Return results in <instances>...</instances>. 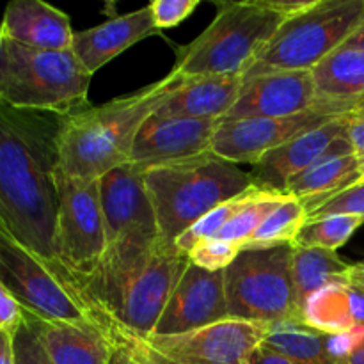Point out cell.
Returning <instances> with one entry per match:
<instances>
[{"mask_svg":"<svg viewBox=\"0 0 364 364\" xmlns=\"http://www.w3.org/2000/svg\"><path fill=\"white\" fill-rule=\"evenodd\" d=\"M59 116L0 103V228L71 284L57 256Z\"/></svg>","mask_w":364,"mask_h":364,"instance_id":"1","label":"cell"},{"mask_svg":"<svg viewBox=\"0 0 364 364\" xmlns=\"http://www.w3.org/2000/svg\"><path fill=\"white\" fill-rule=\"evenodd\" d=\"M180 78L181 75L173 70L132 95L59 116L57 169L75 180L96 181L130 162L139 130L159 110Z\"/></svg>","mask_w":364,"mask_h":364,"instance_id":"2","label":"cell"},{"mask_svg":"<svg viewBox=\"0 0 364 364\" xmlns=\"http://www.w3.org/2000/svg\"><path fill=\"white\" fill-rule=\"evenodd\" d=\"M308 2L240 0L219 4L212 23L188 46L180 50L173 70L181 77H244L277 28Z\"/></svg>","mask_w":364,"mask_h":364,"instance_id":"3","label":"cell"},{"mask_svg":"<svg viewBox=\"0 0 364 364\" xmlns=\"http://www.w3.org/2000/svg\"><path fill=\"white\" fill-rule=\"evenodd\" d=\"M159 237L174 244L201 217L252 187L251 174L206 151L144 171Z\"/></svg>","mask_w":364,"mask_h":364,"instance_id":"4","label":"cell"},{"mask_svg":"<svg viewBox=\"0 0 364 364\" xmlns=\"http://www.w3.org/2000/svg\"><path fill=\"white\" fill-rule=\"evenodd\" d=\"M107 252L89 279L100 295H112L144 265L159 245V226L144 185V171L134 162L100 178Z\"/></svg>","mask_w":364,"mask_h":364,"instance_id":"5","label":"cell"},{"mask_svg":"<svg viewBox=\"0 0 364 364\" xmlns=\"http://www.w3.org/2000/svg\"><path fill=\"white\" fill-rule=\"evenodd\" d=\"M91 77L73 50H34L2 41L0 103L14 109L68 116L89 105Z\"/></svg>","mask_w":364,"mask_h":364,"instance_id":"6","label":"cell"},{"mask_svg":"<svg viewBox=\"0 0 364 364\" xmlns=\"http://www.w3.org/2000/svg\"><path fill=\"white\" fill-rule=\"evenodd\" d=\"M364 20V0H311L281 23L242 80L270 71H311Z\"/></svg>","mask_w":364,"mask_h":364,"instance_id":"7","label":"cell"},{"mask_svg":"<svg viewBox=\"0 0 364 364\" xmlns=\"http://www.w3.org/2000/svg\"><path fill=\"white\" fill-rule=\"evenodd\" d=\"M294 245L242 249L224 270L228 316L242 322L270 323L301 318L291 279Z\"/></svg>","mask_w":364,"mask_h":364,"instance_id":"8","label":"cell"},{"mask_svg":"<svg viewBox=\"0 0 364 364\" xmlns=\"http://www.w3.org/2000/svg\"><path fill=\"white\" fill-rule=\"evenodd\" d=\"M57 256L75 290L82 295V288L95 276L107 252L100 180H75L57 169Z\"/></svg>","mask_w":364,"mask_h":364,"instance_id":"9","label":"cell"},{"mask_svg":"<svg viewBox=\"0 0 364 364\" xmlns=\"http://www.w3.org/2000/svg\"><path fill=\"white\" fill-rule=\"evenodd\" d=\"M0 283L23 311L48 322H98L77 290L0 228Z\"/></svg>","mask_w":364,"mask_h":364,"instance_id":"10","label":"cell"},{"mask_svg":"<svg viewBox=\"0 0 364 364\" xmlns=\"http://www.w3.org/2000/svg\"><path fill=\"white\" fill-rule=\"evenodd\" d=\"M188 263L187 252L159 240L151 258L128 279L102 315L141 336H151Z\"/></svg>","mask_w":364,"mask_h":364,"instance_id":"11","label":"cell"},{"mask_svg":"<svg viewBox=\"0 0 364 364\" xmlns=\"http://www.w3.org/2000/svg\"><path fill=\"white\" fill-rule=\"evenodd\" d=\"M267 326L228 318L178 336H146L149 343L183 364H247L265 340Z\"/></svg>","mask_w":364,"mask_h":364,"instance_id":"12","label":"cell"},{"mask_svg":"<svg viewBox=\"0 0 364 364\" xmlns=\"http://www.w3.org/2000/svg\"><path fill=\"white\" fill-rule=\"evenodd\" d=\"M334 117L341 116L311 110L290 117H245L220 121L210 151L231 164L255 166L265 153L291 141L297 135L322 127Z\"/></svg>","mask_w":364,"mask_h":364,"instance_id":"13","label":"cell"},{"mask_svg":"<svg viewBox=\"0 0 364 364\" xmlns=\"http://www.w3.org/2000/svg\"><path fill=\"white\" fill-rule=\"evenodd\" d=\"M224 270L188 263L151 336H178L228 320Z\"/></svg>","mask_w":364,"mask_h":364,"instance_id":"14","label":"cell"},{"mask_svg":"<svg viewBox=\"0 0 364 364\" xmlns=\"http://www.w3.org/2000/svg\"><path fill=\"white\" fill-rule=\"evenodd\" d=\"M219 124L220 119L151 114L135 137L130 162L146 171L149 167L203 155L212 149Z\"/></svg>","mask_w":364,"mask_h":364,"instance_id":"15","label":"cell"},{"mask_svg":"<svg viewBox=\"0 0 364 364\" xmlns=\"http://www.w3.org/2000/svg\"><path fill=\"white\" fill-rule=\"evenodd\" d=\"M311 110H320L311 71H270L245 80L235 107L220 121L290 117Z\"/></svg>","mask_w":364,"mask_h":364,"instance_id":"16","label":"cell"},{"mask_svg":"<svg viewBox=\"0 0 364 364\" xmlns=\"http://www.w3.org/2000/svg\"><path fill=\"white\" fill-rule=\"evenodd\" d=\"M350 116L334 117L322 127L297 135L291 141L265 153L252 166V183L259 191L287 194L288 185L318 162L334 141L347 134Z\"/></svg>","mask_w":364,"mask_h":364,"instance_id":"17","label":"cell"},{"mask_svg":"<svg viewBox=\"0 0 364 364\" xmlns=\"http://www.w3.org/2000/svg\"><path fill=\"white\" fill-rule=\"evenodd\" d=\"M159 32L153 20L151 7L148 4L137 11L110 18L105 23L96 25L87 31L75 32L71 50L82 66L95 75L124 50Z\"/></svg>","mask_w":364,"mask_h":364,"instance_id":"18","label":"cell"},{"mask_svg":"<svg viewBox=\"0 0 364 364\" xmlns=\"http://www.w3.org/2000/svg\"><path fill=\"white\" fill-rule=\"evenodd\" d=\"M71 20L43 0H14L6 7L2 39L34 50H71Z\"/></svg>","mask_w":364,"mask_h":364,"instance_id":"19","label":"cell"},{"mask_svg":"<svg viewBox=\"0 0 364 364\" xmlns=\"http://www.w3.org/2000/svg\"><path fill=\"white\" fill-rule=\"evenodd\" d=\"M318 109L350 116L364 102V53L341 45L311 70Z\"/></svg>","mask_w":364,"mask_h":364,"instance_id":"20","label":"cell"},{"mask_svg":"<svg viewBox=\"0 0 364 364\" xmlns=\"http://www.w3.org/2000/svg\"><path fill=\"white\" fill-rule=\"evenodd\" d=\"M242 85L244 80L238 75L181 77L156 114L194 119H223L237 103Z\"/></svg>","mask_w":364,"mask_h":364,"instance_id":"21","label":"cell"},{"mask_svg":"<svg viewBox=\"0 0 364 364\" xmlns=\"http://www.w3.org/2000/svg\"><path fill=\"white\" fill-rule=\"evenodd\" d=\"M52 364H110L112 343L102 322H48L25 311Z\"/></svg>","mask_w":364,"mask_h":364,"instance_id":"22","label":"cell"},{"mask_svg":"<svg viewBox=\"0 0 364 364\" xmlns=\"http://www.w3.org/2000/svg\"><path fill=\"white\" fill-rule=\"evenodd\" d=\"M361 180V167L352 151L348 135H341L331 144L326 155L288 185L287 196L301 199L306 213L326 199Z\"/></svg>","mask_w":364,"mask_h":364,"instance_id":"23","label":"cell"},{"mask_svg":"<svg viewBox=\"0 0 364 364\" xmlns=\"http://www.w3.org/2000/svg\"><path fill=\"white\" fill-rule=\"evenodd\" d=\"M301 318L326 334L364 329V290L352 281L322 288L306 301Z\"/></svg>","mask_w":364,"mask_h":364,"instance_id":"24","label":"cell"},{"mask_svg":"<svg viewBox=\"0 0 364 364\" xmlns=\"http://www.w3.org/2000/svg\"><path fill=\"white\" fill-rule=\"evenodd\" d=\"M352 267L345 263L336 251L320 247H299L291 252V279H294L295 304L299 315L306 301L322 288L331 284L350 283Z\"/></svg>","mask_w":364,"mask_h":364,"instance_id":"25","label":"cell"},{"mask_svg":"<svg viewBox=\"0 0 364 364\" xmlns=\"http://www.w3.org/2000/svg\"><path fill=\"white\" fill-rule=\"evenodd\" d=\"M263 345L287 355L295 364H333L326 333L313 329L302 318H288L267 326Z\"/></svg>","mask_w":364,"mask_h":364,"instance_id":"26","label":"cell"},{"mask_svg":"<svg viewBox=\"0 0 364 364\" xmlns=\"http://www.w3.org/2000/svg\"><path fill=\"white\" fill-rule=\"evenodd\" d=\"M306 220H308V213L301 199L288 196L272 213L265 217V220L259 224L244 249L272 247V245L283 244L294 245Z\"/></svg>","mask_w":364,"mask_h":364,"instance_id":"27","label":"cell"},{"mask_svg":"<svg viewBox=\"0 0 364 364\" xmlns=\"http://www.w3.org/2000/svg\"><path fill=\"white\" fill-rule=\"evenodd\" d=\"M364 224L361 215H329L322 219L306 220L294 245L299 247H320L338 251L352 235Z\"/></svg>","mask_w":364,"mask_h":364,"instance_id":"28","label":"cell"},{"mask_svg":"<svg viewBox=\"0 0 364 364\" xmlns=\"http://www.w3.org/2000/svg\"><path fill=\"white\" fill-rule=\"evenodd\" d=\"M287 198V194L258 191V194H256L240 212H237L231 217L230 223L219 231V235H217L215 238L233 242V244L240 245V247L244 249V245L247 244L249 238L256 233V230H258L259 224L265 220V217L269 215V213H272Z\"/></svg>","mask_w":364,"mask_h":364,"instance_id":"29","label":"cell"},{"mask_svg":"<svg viewBox=\"0 0 364 364\" xmlns=\"http://www.w3.org/2000/svg\"><path fill=\"white\" fill-rule=\"evenodd\" d=\"M258 191L259 188L252 185V187L249 188V191H245L244 194L237 196V198L231 199V201L223 203V205H219L217 208H213L212 212H208L205 217H201L194 226L188 228V230L174 242V245H176L180 251L187 252L188 255L196 245L215 238L217 235H219V231L230 223L231 217L237 212H240V210L258 194Z\"/></svg>","mask_w":364,"mask_h":364,"instance_id":"30","label":"cell"},{"mask_svg":"<svg viewBox=\"0 0 364 364\" xmlns=\"http://www.w3.org/2000/svg\"><path fill=\"white\" fill-rule=\"evenodd\" d=\"M98 320L102 322L110 343L114 347L121 348L128 358L134 359L137 364H183L153 347L146 336H141V334L127 329L124 326H119L114 320L103 316L102 313H98Z\"/></svg>","mask_w":364,"mask_h":364,"instance_id":"31","label":"cell"},{"mask_svg":"<svg viewBox=\"0 0 364 364\" xmlns=\"http://www.w3.org/2000/svg\"><path fill=\"white\" fill-rule=\"evenodd\" d=\"M329 215H361L364 217V180L338 192L308 212V220Z\"/></svg>","mask_w":364,"mask_h":364,"instance_id":"32","label":"cell"},{"mask_svg":"<svg viewBox=\"0 0 364 364\" xmlns=\"http://www.w3.org/2000/svg\"><path fill=\"white\" fill-rule=\"evenodd\" d=\"M240 251V245L233 244V242L212 238V240L196 245L188 252V259H191V263L205 270H210V272H220V270H226L235 262Z\"/></svg>","mask_w":364,"mask_h":364,"instance_id":"33","label":"cell"},{"mask_svg":"<svg viewBox=\"0 0 364 364\" xmlns=\"http://www.w3.org/2000/svg\"><path fill=\"white\" fill-rule=\"evenodd\" d=\"M14 361L16 364H52L34 323L23 311V322L14 331Z\"/></svg>","mask_w":364,"mask_h":364,"instance_id":"34","label":"cell"},{"mask_svg":"<svg viewBox=\"0 0 364 364\" xmlns=\"http://www.w3.org/2000/svg\"><path fill=\"white\" fill-rule=\"evenodd\" d=\"M199 0H153L151 7L153 20L159 31L162 28L176 27L183 20H187L199 7Z\"/></svg>","mask_w":364,"mask_h":364,"instance_id":"35","label":"cell"},{"mask_svg":"<svg viewBox=\"0 0 364 364\" xmlns=\"http://www.w3.org/2000/svg\"><path fill=\"white\" fill-rule=\"evenodd\" d=\"M23 322V308L0 283V331H14Z\"/></svg>","mask_w":364,"mask_h":364,"instance_id":"36","label":"cell"},{"mask_svg":"<svg viewBox=\"0 0 364 364\" xmlns=\"http://www.w3.org/2000/svg\"><path fill=\"white\" fill-rule=\"evenodd\" d=\"M348 141H350L352 151L358 159L359 167H361V178L364 176V117L350 116L347 128Z\"/></svg>","mask_w":364,"mask_h":364,"instance_id":"37","label":"cell"},{"mask_svg":"<svg viewBox=\"0 0 364 364\" xmlns=\"http://www.w3.org/2000/svg\"><path fill=\"white\" fill-rule=\"evenodd\" d=\"M247 364H295L291 359H288L287 355L279 354L274 348L267 347V345H259L255 352L249 358Z\"/></svg>","mask_w":364,"mask_h":364,"instance_id":"38","label":"cell"},{"mask_svg":"<svg viewBox=\"0 0 364 364\" xmlns=\"http://www.w3.org/2000/svg\"><path fill=\"white\" fill-rule=\"evenodd\" d=\"M0 364H16L14 361V333L0 331Z\"/></svg>","mask_w":364,"mask_h":364,"instance_id":"39","label":"cell"},{"mask_svg":"<svg viewBox=\"0 0 364 364\" xmlns=\"http://www.w3.org/2000/svg\"><path fill=\"white\" fill-rule=\"evenodd\" d=\"M345 45L352 46V48L361 50V52L364 53V20H363V23L358 27V31H355L354 34L348 38V41L345 43Z\"/></svg>","mask_w":364,"mask_h":364,"instance_id":"40","label":"cell"},{"mask_svg":"<svg viewBox=\"0 0 364 364\" xmlns=\"http://www.w3.org/2000/svg\"><path fill=\"white\" fill-rule=\"evenodd\" d=\"M110 364H137L134 359L128 358L121 348L114 347L112 345V358H110Z\"/></svg>","mask_w":364,"mask_h":364,"instance_id":"41","label":"cell"},{"mask_svg":"<svg viewBox=\"0 0 364 364\" xmlns=\"http://www.w3.org/2000/svg\"><path fill=\"white\" fill-rule=\"evenodd\" d=\"M348 364H364V336L361 338V341L358 343L355 350L352 352L350 361H348Z\"/></svg>","mask_w":364,"mask_h":364,"instance_id":"42","label":"cell"},{"mask_svg":"<svg viewBox=\"0 0 364 364\" xmlns=\"http://www.w3.org/2000/svg\"><path fill=\"white\" fill-rule=\"evenodd\" d=\"M350 279H352V283L355 284V287H359V288H361V290H364V274L358 272V270H355L354 267H352Z\"/></svg>","mask_w":364,"mask_h":364,"instance_id":"43","label":"cell"},{"mask_svg":"<svg viewBox=\"0 0 364 364\" xmlns=\"http://www.w3.org/2000/svg\"><path fill=\"white\" fill-rule=\"evenodd\" d=\"M350 116H361V117H364V102L359 103V105L355 107V110L350 114Z\"/></svg>","mask_w":364,"mask_h":364,"instance_id":"44","label":"cell"},{"mask_svg":"<svg viewBox=\"0 0 364 364\" xmlns=\"http://www.w3.org/2000/svg\"><path fill=\"white\" fill-rule=\"evenodd\" d=\"M354 269L358 270V272L364 274V263H358V265H354Z\"/></svg>","mask_w":364,"mask_h":364,"instance_id":"45","label":"cell"},{"mask_svg":"<svg viewBox=\"0 0 364 364\" xmlns=\"http://www.w3.org/2000/svg\"><path fill=\"white\" fill-rule=\"evenodd\" d=\"M2 23H0V53H2Z\"/></svg>","mask_w":364,"mask_h":364,"instance_id":"46","label":"cell"},{"mask_svg":"<svg viewBox=\"0 0 364 364\" xmlns=\"http://www.w3.org/2000/svg\"><path fill=\"white\" fill-rule=\"evenodd\" d=\"M361 180H364V176H363V178H361ZM361 180H359V181H361Z\"/></svg>","mask_w":364,"mask_h":364,"instance_id":"47","label":"cell"},{"mask_svg":"<svg viewBox=\"0 0 364 364\" xmlns=\"http://www.w3.org/2000/svg\"><path fill=\"white\" fill-rule=\"evenodd\" d=\"M361 263H364V259H363V262H361Z\"/></svg>","mask_w":364,"mask_h":364,"instance_id":"48","label":"cell"}]
</instances>
